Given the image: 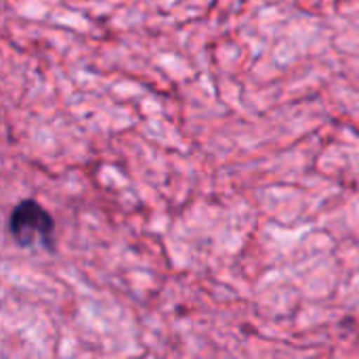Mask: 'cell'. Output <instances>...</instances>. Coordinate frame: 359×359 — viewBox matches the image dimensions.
Returning a JSON list of instances; mask_svg holds the SVG:
<instances>
[{"label": "cell", "mask_w": 359, "mask_h": 359, "mask_svg": "<svg viewBox=\"0 0 359 359\" xmlns=\"http://www.w3.org/2000/svg\"><path fill=\"white\" fill-rule=\"evenodd\" d=\"M8 231L21 248L53 250L55 223L53 217L34 200L19 202L8 217Z\"/></svg>", "instance_id": "6da1fadb"}]
</instances>
